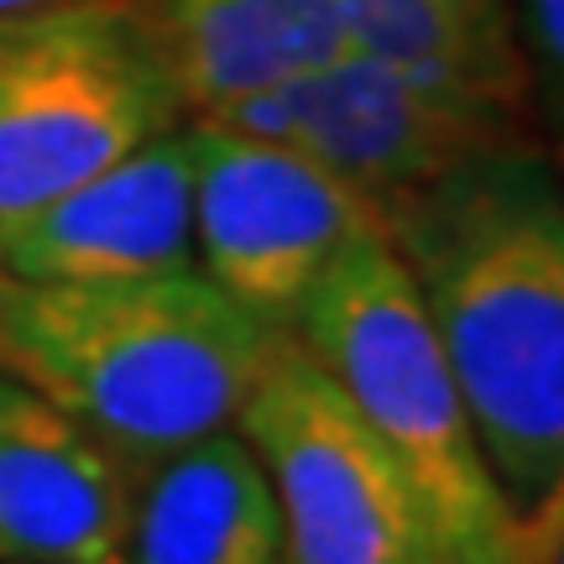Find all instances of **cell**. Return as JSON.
<instances>
[{
  "mask_svg": "<svg viewBox=\"0 0 564 564\" xmlns=\"http://www.w3.org/2000/svg\"><path fill=\"white\" fill-rule=\"evenodd\" d=\"M455 371L491 481L512 507L564 470V215L539 158L497 152L387 215Z\"/></svg>",
  "mask_w": 564,
  "mask_h": 564,
  "instance_id": "1",
  "label": "cell"
},
{
  "mask_svg": "<svg viewBox=\"0 0 564 564\" xmlns=\"http://www.w3.org/2000/svg\"><path fill=\"white\" fill-rule=\"evenodd\" d=\"M282 340L199 267L121 282L0 272V371L79 419L131 476L230 429Z\"/></svg>",
  "mask_w": 564,
  "mask_h": 564,
  "instance_id": "2",
  "label": "cell"
},
{
  "mask_svg": "<svg viewBox=\"0 0 564 564\" xmlns=\"http://www.w3.org/2000/svg\"><path fill=\"white\" fill-rule=\"evenodd\" d=\"M293 324L299 345L403 465L429 528L460 533L512 507L476 449L434 319L387 230H366L335 251Z\"/></svg>",
  "mask_w": 564,
  "mask_h": 564,
  "instance_id": "3",
  "label": "cell"
},
{
  "mask_svg": "<svg viewBox=\"0 0 564 564\" xmlns=\"http://www.w3.org/2000/svg\"><path fill=\"white\" fill-rule=\"evenodd\" d=\"M178 110L141 17L116 0L0 21V251Z\"/></svg>",
  "mask_w": 564,
  "mask_h": 564,
  "instance_id": "4",
  "label": "cell"
},
{
  "mask_svg": "<svg viewBox=\"0 0 564 564\" xmlns=\"http://www.w3.org/2000/svg\"><path fill=\"white\" fill-rule=\"evenodd\" d=\"M262 460L282 564H408L423 518L403 465L299 340H282L230 423Z\"/></svg>",
  "mask_w": 564,
  "mask_h": 564,
  "instance_id": "5",
  "label": "cell"
},
{
  "mask_svg": "<svg viewBox=\"0 0 564 564\" xmlns=\"http://www.w3.org/2000/svg\"><path fill=\"white\" fill-rule=\"evenodd\" d=\"M194 121L293 147L345 188H356L382 220L470 162L518 152V116L434 95L366 53L329 58L299 79L241 95Z\"/></svg>",
  "mask_w": 564,
  "mask_h": 564,
  "instance_id": "6",
  "label": "cell"
},
{
  "mask_svg": "<svg viewBox=\"0 0 564 564\" xmlns=\"http://www.w3.org/2000/svg\"><path fill=\"white\" fill-rule=\"evenodd\" d=\"M194 131V262L225 299L267 324H293L335 251L387 230L371 204L278 141H251L209 121Z\"/></svg>",
  "mask_w": 564,
  "mask_h": 564,
  "instance_id": "7",
  "label": "cell"
},
{
  "mask_svg": "<svg viewBox=\"0 0 564 564\" xmlns=\"http://www.w3.org/2000/svg\"><path fill=\"white\" fill-rule=\"evenodd\" d=\"M194 262V131L167 126L37 209L0 251L21 282H121Z\"/></svg>",
  "mask_w": 564,
  "mask_h": 564,
  "instance_id": "8",
  "label": "cell"
},
{
  "mask_svg": "<svg viewBox=\"0 0 564 564\" xmlns=\"http://www.w3.org/2000/svg\"><path fill=\"white\" fill-rule=\"evenodd\" d=\"M131 481L137 476L79 419L0 371V560H116Z\"/></svg>",
  "mask_w": 564,
  "mask_h": 564,
  "instance_id": "9",
  "label": "cell"
},
{
  "mask_svg": "<svg viewBox=\"0 0 564 564\" xmlns=\"http://www.w3.org/2000/svg\"><path fill=\"white\" fill-rule=\"evenodd\" d=\"M121 564H282V518L236 429L147 460L131 481Z\"/></svg>",
  "mask_w": 564,
  "mask_h": 564,
  "instance_id": "10",
  "label": "cell"
},
{
  "mask_svg": "<svg viewBox=\"0 0 564 564\" xmlns=\"http://www.w3.org/2000/svg\"><path fill=\"white\" fill-rule=\"evenodd\" d=\"M141 26L188 116L350 53L335 0H152Z\"/></svg>",
  "mask_w": 564,
  "mask_h": 564,
  "instance_id": "11",
  "label": "cell"
},
{
  "mask_svg": "<svg viewBox=\"0 0 564 564\" xmlns=\"http://www.w3.org/2000/svg\"><path fill=\"white\" fill-rule=\"evenodd\" d=\"M335 6L345 17L350 53L387 63L434 95L523 116L528 68L507 26H486L455 11L449 0H335Z\"/></svg>",
  "mask_w": 564,
  "mask_h": 564,
  "instance_id": "12",
  "label": "cell"
},
{
  "mask_svg": "<svg viewBox=\"0 0 564 564\" xmlns=\"http://www.w3.org/2000/svg\"><path fill=\"white\" fill-rule=\"evenodd\" d=\"M560 554V491L533 507H507L481 528H423L408 564H554Z\"/></svg>",
  "mask_w": 564,
  "mask_h": 564,
  "instance_id": "13",
  "label": "cell"
},
{
  "mask_svg": "<svg viewBox=\"0 0 564 564\" xmlns=\"http://www.w3.org/2000/svg\"><path fill=\"white\" fill-rule=\"evenodd\" d=\"M523 21H528V58H533V74L560 89V68H564V0H523Z\"/></svg>",
  "mask_w": 564,
  "mask_h": 564,
  "instance_id": "14",
  "label": "cell"
},
{
  "mask_svg": "<svg viewBox=\"0 0 564 564\" xmlns=\"http://www.w3.org/2000/svg\"><path fill=\"white\" fill-rule=\"evenodd\" d=\"M68 6H100V0H0V21L47 17V11H68Z\"/></svg>",
  "mask_w": 564,
  "mask_h": 564,
  "instance_id": "15",
  "label": "cell"
},
{
  "mask_svg": "<svg viewBox=\"0 0 564 564\" xmlns=\"http://www.w3.org/2000/svg\"><path fill=\"white\" fill-rule=\"evenodd\" d=\"M105 564H121V560H105Z\"/></svg>",
  "mask_w": 564,
  "mask_h": 564,
  "instance_id": "16",
  "label": "cell"
}]
</instances>
